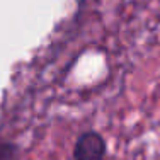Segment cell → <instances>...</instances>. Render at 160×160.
Returning <instances> with one entry per match:
<instances>
[{
	"mask_svg": "<svg viewBox=\"0 0 160 160\" xmlns=\"http://www.w3.org/2000/svg\"><path fill=\"white\" fill-rule=\"evenodd\" d=\"M104 153V140L97 133H85L75 145V160H102Z\"/></svg>",
	"mask_w": 160,
	"mask_h": 160,
	"instance_id": "cell-1",
	"label": "cell"
}]
</instances>
